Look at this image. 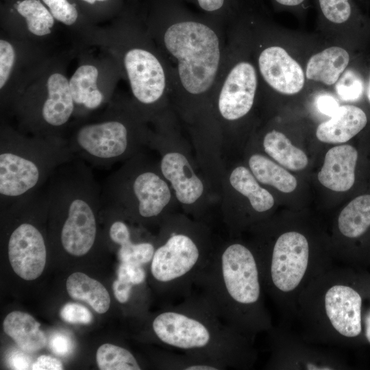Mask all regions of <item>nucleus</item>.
I'll use <instances>...</instances> for the list:
<instances>
[{
    "mask_svg": "<svg viewBox=\"0 0 370 370\" xmlns=\"http://www.w3.org/2000/svg\"><path fill=\"white\" fill-rule=\"evenodd\" d=\"M138 9L168 64L173 110L196 137L218 139L212 100L226 55V26L181 0H144Z\"/></svg>",
    "mask_w": 370,
    "mask_h": 370,
    "instance_id": "nucleus-1",
    "label": "nucleus"
},
{
    "mask_svg": "<svg viewBox=\"0 0 370 370\" xmlns=\"http://www.w3.org/2000/svg\"><path fill=\"white\" fill-rule=\"evenodd\" d=\"M194 286L227 325L254 341L273 326L253 248L228 241L216 246Z\"/></svg>",
    "mask_w": 370,
    "mask_h": 370,
    "instance_id": "nucleus-2",
    "label": "nucleus"
},
{
    "mask_svg": "<svg viewBox=\"0 0 370 370\" xmlns=\"http://www.w3.org/2000/svg\"><path fill=\"white\" fill-rule=\"evenodd\" d=\"M98 49L115 59L130 98L149 123L173 112L170 71L144 25L138 3L127 2L123 11L102 27Z\"/></svg>",
    "mask_w": 370,
    "mask_h": 370,
    "instance_id": "nucleus-3",
    "label": "nucleus"
},
{
    "mask_svg": "<svg viewBox=\"0 0 370 370\" xmlns=\"http://www.w3.org/2000/svg\"><path fill=\"white\" fill-rule=\"evenodd\" d=\"M151 335L161 345L215 362L226 369H251L253 341L224 323L201 295L191 294L156 313Z\"/></svg>",
    "mask_w": 370,
    "mask_h": 370,
    "instance_id": "nucleus-4",
    "label": "nucleus"
},
{
    "mask_svg": "<svg viewBox=\"0 0 370 370\" xmlns=\"http://www.w3.org/2000/svg\"><path fill=\"white\" fill-rule=\"evenodd\" d=\"M273 234L275 236L269 238L260 230L251 247L265 293L286 318H291L300 293L315 278L334 266L333 256L330 250L314 245L307 234L299 230L288 229Z\"/></svg>",
    "mask_w": 370,
    "mask_h": 370,
    "instance_id": "nucleus-5",
    "label": "nucleus"
},
{
    "mask_svg": "<svg viewBox=\"0 0 370 370\" xmlns=\"http://www.w3.org/2000/svg\"><path fill=\"white\" fill-rule=\"evenodd\" d=\"M352 280L346 269L332 266L302 291L294 317L305 340L340 345L364 333L362 295Z\"/></svg>",
    "mask_w": 370,
    "mask_h": 370,
    "instance_id": "nucleus-6",
    "label": "nucleus"
},
{
    "mask_svg": "<svg viewBox=\"0 0 370 370\" xmlns=\"http://www.w3.org/2000/svg\"><path fill=\"white\" fill-rule=\"evenodd\" d=\"M130 96H116L97 116L75 121L65 138L75 158L108 168L149 145L153 130Z\"/></svg>",
    "mask_w": 370,
    "mask_h": 370,
    "instance_id": "nucleus-7",
    "label": "nucleus"
},
{
    "mask_svg": "<svg viewBox=\"0 0 370 370\" xmlns=\"http://www.w3.org/2000/svg\"><path fill=\"white\" fill-rule=\"evenodd\" d=\"M215 247L205 224L182 214L169 215L160 223L149 263L156 290L167 301L190 296L196 278L208 263Z\"/></svg>",
    "mask_w": 370,
    "mask_h": 370,
    "instance_id": "nucleus-8",
    "label": "nucleus"
},
{
    "mask_svg": "<svg viewBox=\"0 0 370 370\" xmlns=\"http://www.w3.org/2000/svg\"><path fill=\"white\" fill-rule=\"evenodd\" d=\"M73 159L65 137L27 134L1 119V207L40 190L59 166Z\"/></svg>",
    "mask_w": 370,
    "mask_h": 370,
    "instance_id": "nucleus-9",
    "label": "nucleus"
},
{
    "mask_svg": "<svg viewBox=\"0 0 370 370\" xmlns=\"http://www.w3.org/2000/svg\"><path fill=\"white\" fill-rule=\"evenodd\" d=\"M75 57L72 49L57 53L45 71L14 104L10 115L23 133L41 137H65L76 120L67 66Z\"/></svg>",
    "mask_w": 370,
    "mask_h": 370,
    "instance_id": "nucleus-10",
    "label": "nucleus"
},
{
    "mask_svg": "<svg viewBox=\"0 0 370 370\" xmlns=\"http://www.w3.org/2000/svg\"><path fill=\"white\" fill-rule=\"evenodd\" d=\"M174 199L158 164L151 163L141 152L106 179L102 193L103 203L130 219L160 224L171 214Z\"/></svg>",
    "mask_w": 370,
    "mask_h": 370,
    "instance_id": "nucleus-11",
    "label": "nucleus"
},
{
    "mask_svg": "<svg viewBox=\"0 0 370 370\" xmlns=\"http://www.w3.org/2000/svg\"><path fill=\"white\" fill-rule=\"evenodd\" d=\"M227 26L225 58L212 100L220 139L232 125L250 112L258 86L257 69L239 53L234 29L231 24Z\"/></svg>",
    "mask_w": 370,
    "mask_h": 370,
    "instance_id": "nucleus-12",
    "label": "nucleus"
},
{
    "mask_svg": "<svg viewBox=\"0 0 370 370\" xmlns=\"http://www.w3.org/2000/svg\"><path fill=\"white\" fill-rule=\"evenodd\" d=\"M53 47L24 41L1 30V119L10 115L19 96L49 65L57 53Z\"/></svg>",
    "mask_w": 370,
    "mask_h": 370,
    "instance_id": "nucleus-13",
    "label": "nucleus"
},
{
    "mask_svg": "<svg viewBox=\"0 0 370 370\" xmlns=\"http://www.w3.org/2000/svg\"><path fill=\"white\" fill-rule=\"evenodd\" d=\"M95 55L90 49L79 53L77 66L69 77L71 92L76 107V121L86 119L104 108L114 96L120 79L115 59L101 49Z\"/></svg>",
    "mask_w": 370,
    "mask_h": 370,
    "instance_id": "nucleus-14",
    "label": "nucleus"
},
{
    "mask_svg": "<svg viewBox=\"0 0 370 370\" xmlns=\"http://www.w3.org/2000/svg\"><path fill=\"white\" fill-rule=\"evenodd\" d=\"M149 146L158 149L160 154L158 166L170 185L175 199L189 213L199 216L201 201L206 195L204 180L198 174L184 150L179 147L169 146L159 130L154 129Z\"/></svg>",
    "mask_w": 370,
    "mask_h": 370,
    "instance_id": "nucleus-15",
    "label": "nucleus"
},
{
    "mask_svg": "<svg viewBox=\"0 0 370 370\" xmlns=\"http://www.w3.org/2000/svg\"><path fill=\"white\" fill-rule=\"evenodd\" d=\"M267 333L270 356L266 369L341 370L346 367L338 354L312 346L286 328L273 326Z\"/></svg>",
    "mask_w": 370,
    "mask_h": 370,
    "instance_id": "nucleus-16",
    "label": "nucleus"
},
{
    "mask_svg": "<svg viewBox=\"0 0 370 370\" xmlns=\"http://www.w3.org/2000/svg\"><path fill=\"white\" fill-rule=\"evenodd\" d=\"M0 24L16 38L52 47L60 27L41 0H2Z\"/></svg>",
    "mask_w": 370,
    "mask_h": 370,
    "instance_id": "nucleus-17",
    "label": "nucleus"
},
{
    "mask_svg": "<svg viewBox=\"0 0 370 370\" xmlns=\"http://www.w3.org/2000/svg\"><path fill=\"white\" fill-rule=\"evenodd\" d=\"M21 203L24 219L11 231L8 241V253L14 271L25 280H33L42 273L47 259L46 242L41 230L25 219L23 199Z\"/></svg>",
    "mask_w": 370,
    "mask_h": 370,
    "instance_id": "nucleus-18",
    "label": "nucleus"
},
{
    "mask_svg": "<svg viewBox=\"0 0 370 370\" xmlns=\"http://www.w3.org/2000/svg\"><path fill=\"white\" fill-rule=\"evenodd\" d=\"M257 66L266 84L278 92L293 95L304 87L305 77L302 68L281 47L262 48L257 57Z\"/></svg>",
    "mask_w": 370,
    "mask_h": 370,
    "instance_id": "nucleus-19",
    "label": "nucleus"
},
{
    "mask_svg": "<svg viewBox=\"0 0 370 370\" xmlns=\"http://www.w3.org/2000/svg\"><path fill=\"white\" fill-rule=\"evenodd\" d=\"M58 25L73 42L75 56L82 51L98 48L102 27L94 23L75 0H41Z\"/></svg>",
    "mask_w": 370,
    "mask_h": 370,
    "instance_id": "nucleus-20",
    "label": "nucleus"
},
{
    "mask_svg": "<svg viewBox=\"0 0 370 370\" xmlns=\"http://www.w3.org/2000/svg\"><path fill=\"white\" fill-rule=\"evenodd\" d=\"M105 209L112 218L108 234L110 241L118 247L117 256L119 262L143 266L149 264L156 249L157 238L135 240L133 230L125 221V214L108 204Z\"/></svg>",
    "mask_w": 370,
    "mask_h": 370,
    "instance_id": "nucleus-21",
    "label": "nucleus"
},
{
    "mask_svg": "<svg viewBox=\"0 0 370 370\" xmlns=\"http://www.w3.org/2000/svg\"><path fill=\"white\" fill-rule=\"evenodd\" d=\"M357 150L349 145L336 146L328 151L318 180L325 187L337 192L350 189L355 182Z\"/></svg>",
    "mask_w": 370,
    "mask_h": 370,
    "instance_id": "nucleus-22",
    "label": "nucleus"
},
{
    "mask_svg": "<svg viewBox=\"0 0 370 370\" xmlns=\"http://www.w3.org/2000/svg\"><path fill=\"white\" fill-rule=\"evenodd\" d=\"M367 123L362 109L352 105L341 106L330 119L317 127L316 136L323 143H345L359 133Z\"/></svg>",
    "mask_w": 370,
    "mask_h": 370,
    "instance_id": "nucleus-23",
    "label": "nucleus"
},
{
    "mask_svg": "<svg viewBox=\"0 0 370 370\" xmlns=\"http://www.w3.org/2000/svg\"><path fill=\"white\" fill-rule=\"evenodd\" d=\"M40 326L32 315L21 311L9 313L3 323L5 333L27 353L38 352L46 345V337Z\"/></svg>",
    "mask_w": 370,
    "mask_h": 370,
    "instance_id": "nucleus-24",
    "label": "nucleus"
},
{
    "mask_svg": "<svg viewBox=\"0 0 370 370\" xmlns=\"http://www.w3.org/2000/svg\"><path fill=\"white\" fill-rule=\"evenodd\" d=\"M349 62L346 50L331 47L313 55L306 66V77L325 85L334 84Z\"/></svg>",
    "mask_w": 370,
    "mask_h": 370,
    "instance_id": "nucleus-25",
    "label": "nucleus"
},
{
    "mask_svg": "<svg viewBox=\"0 0 370 370\" xmlns=\"http://www.w3.org/2000/svg\"><path fill=\"white\" fill-rule=\"evenodd\" d=\"M370 228V195L352 200L339 213L336 221L338 234L347 240L362 236Z\"/></svg>",
    "mask_w": 370,
    "mask_h": 370,
    "instance_id": "nucleus-26",
    "label": "nucleus"
},
{
    "mask_svg": "<svg viewBox=\"0 0 370 370\" xmlns=\"http://www.w3.org/2000/svg\"><path fill=\"white\" fill-rule=\"evenodd\" d=\"M230 186L243 195L256 213L270 210L274 205L273 195L259 184L249 169L238 166L232 169L228 177Z\"/></svg>",
    "mask_w": 370,
    "mask_h": 370,
    "instance_id": "nucleus-27",
    "label": "nucleus"
},
{
    "mask_svg": "<svg viewBox=\"0 0 370 370\" xmlns=\"http://www.w3.org/2000/svg\"><path fill=\"white\" fill-rule=\"evenodd\" d=\"M66 290L73 299L85 301L99 314L110 308V296L105 286L85 273H72L66 280Z\"/></svg>",
    "mask_w": 370,
    "mask_h": 370,
    "instance_id": "nucleus-28",
    "label": "nucleus"
},
{
    "mask_svg": "<svg viewBox=\"0 0 370 370\" xmlns=\"http://www.w3.org/2000/svg\"><path fill=\"white\" fill-rule=\"evenodd\" d=\"M262 145L266 153L288 169L299 171L308 164L305 153L293 145L280 132L275 130L268 132L264 136Z\"/></svg>",
    "mask_w": 370,
    "mask_h": 370,
    "instance_id": "nucleus-29",
    "label": "nucleus"
},
{
    "mask_svg": "<svg viewBox=\"0 0 370 370\" xmlns=\"http://www.w3.org/2000/svg\"><path fill=\"white\" fill-rule=\"evenodd\" d=\"M248 164L254 177L261 184L286 193L293 192L297 187V180L292 174L262 154L251 155Z\"/></svg>",
    "mask_w": 370,
    "mask_h": 370,
    "instance_id": "nucleus-30",
    "label": "nucleus"
},
{
    "mask_svg": "<svg viewBox=\"0 0 370 370\" xmlns=\"http://www.w3.org/2000/svg\"><path fill=\"white\" fill-rule=\"evenodd\" d=\"M146 278L147 273L143 265L120 262L117 278L112 286L116 300L121 304L130 303L135 289L143 285Z\"/></svg>",
    "mask_w": 370,
    "mask_h": 370,
    "instance_id": "nucleus-31",
    "label": "nucleus"
},
{
    "mask_svg": "<svg viewBox=\"0 0 370 370\" xmlns=\"http://www.w3.org/2000/svg\"><path fill=\"white\" fill-rule=\"evenodd\" d=\"M97 365L101 370H140L141 366L128 349L113 344L101 345L96 354Z\"/></svg>",
    "mask_w": 370,
    "mask_h": 370,
    "instance_id": "nucleus-32",
    "label": "nucleus"
},
{
    "mask_svg": "<svg viewBox=\"0 0 370 370\" xmlns=\"http://www.w3.org/2000/svg\"><path fill=\"white\" fill-rule=\"evenodd\" d=\"M196 11L227 26L238 14L242 0H181Z\"/></svg>",
    "mask_w": 370,
    "mask_h": 370,
    "instance_id": "nucleus-33",
    "label": "nucleus"
},
{
    "mask_svg": "<svg viewBox=\"0 0 370 370\" xmlns=\"http://www.w3.org/2000/svg\"><path fill=\"white\" fill-rule=\"evenodd\" d=\"M159 367L166 370H222L226 368L215 362L206 360L191 354L171 351L162 352Z\"/></svg>",
    "mask_w": 370,
    "mask_h": 370,
    "instance_id": "nucleus-34",
    "label": "nucleus"
},
{
    "mask_svg": "<svg viewBox=\"0 0 370 370\" xmlns=\"http://www.w3.org/2000/svg\"><path fill=\"white\" fill-rule=\"evenodd\" d=\"M94 23L111 21L124 9L125 0H75Z\"/></svg>",
    "mask_w": 370,
    "mask_h": 370,
    "instance_id": "nucleus-35",
    "label": "nucleus"
},
{
    "mask_svg": "<svg viewBox=\"0 0 370 370\" xmlns=\"http://www.w3.org/2000/svg\"><path fill=\"white\" fill-rule=\"evenodd\" d=\"M336 91L343 101H356L362 95L364 84L361 77L352 70H348L336 82Z\"/></svg>",
    "mask_w": 370,
    "mask_h": 370,
    "instance_id": "nucleus-36",
    "label": "nucleus"
},
{
    "mask_svg": "<svg viewBox=\"0 0 370 370\" xmlns=\"http://www.w3.org/2000/svg\"><path fill=\"white\" fill-rule=\"evenodd\" d=\"M62 319L69 323L88 324L92 320V315L89 310L76 303H68L60 310Z\"/></svg>",
    "mask_w": 370,
    "mask_h": 370,
    "instance_id": "nucleus-37",
    "label": "nucleus"
},
{
    "mask_svg": "<svg viewBox=\"0 0 370 370\" xmlns=\"http://www.w3.org/2000/svg\"><path fill=\"white\" fill-rule=\"evenodd\" d=\"M49 346L52 352L60 356H66L73 350V342L66 334L58 332L50 338Z\"/></svg>",
    "mask_w": 370,
    "mask_h": 370,
    "instance_id": "nucleus-38",
    "label": "nucleus"
},
{
    "mask_svg": "<svg viewBox=\"0 0 370 370\" xmlns=\"http://www.w3.org/2000/svg\"><path fill=\"white\" fill-rule=\"evenodd\" d=\"M317 106L321 113L330 117L340 107L336 99L330 95H319L317 98Z\"/></svg>",
    "mask_w": 370,
    "mask_h": 370,
    "instance_id": "nucleus-39",
    "label": "nucleus"
},
{
    "mask_svg": "<svg viewBox=\"0 0 370 370\" xmlns=\"http://www.w3.org/2000/svg\"><path fill=\"white\" fill-rule=\"evenodd\" d=\"M62 362L56 358L50 356L42 355L32 365L34 370H62Z\"/></svg>",
    "mask_w": 370,
    "mask_h": 370,
    "instance_id": "nucleus-40",
    "label": "nucleus"
},
{
    "mask_svg": "<svg viewBox=\"0 0 370 370\" xmlns=\"http://www.w3.org/2000/svg\"><path fill=\"white\" fill-rule=\"evenodd\" d=\"M8 363L12 369H30V360L22 352L17 350L11 352L8 356Z\"/></svg>",
    "mask_w": 370,
    "mask_h": 370,
    "instance_id": "nucleus-41",
    "label": "nucleus"
},
{
    "mask_svg": "<svg viewBox=\"0 0 370 370\" xmlns=\"http://www.w3.org/2000/svg\"><path fill=\"white\" fill-rule=\"evenodd\" d=\"M280 6L287 8H297L302 6L306 0H273Z\"/></svg>",
    "mask_w": 370,
    "mask_h": 370,
    "instance_id": "nucleus-42",
    "label": "nucleus"
},
{
    "mask_svg": "<svg viewBox=\"0 0 370 370\" xmlns=\"http://www.w3.org/2000/svg\"><path fill=\"white\" fill-rule=\"evenodd\" d=\"M364 336L370 344V308L367 312L364 319Z\"/></svg>",
    "mask_w": 370,
    "mask_h": 370,
    "instance_id": "nucleus-43",
    "label": "nucleus"
},
{
    "mask_svg": "<svg viewBox=\"0 0 370 370\" xmlns=\"http://www.w3.org/2000/svg\"><path fill=\"white\" fill-rule=\"evenodd\" d=\"M368 98L370 101V81H369V88H368Z\"/></svg>",
    "mask_w": 370,
    "mask_h": 370,
    "instance_id": "nucleus-44",
    "label": "nucleus"
}]
</instances>
